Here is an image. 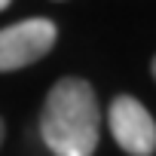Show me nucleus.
Returning a JSON list of instances; mask_svg holds the SVG:
<instances>
[{"instance_id": "7ed1b4c3", "label": "nucleus", "mask_w": 156, "mask_h": 156, "mask_svg": "<svg viewBox=\"0 0 156 156\" xmlns=\"http://www.w3.org/2000/svg\"><path fill=\"white\" fill-rule=\"evenodd\" d=\"M107 122H110L113 141L129 156H153L156 153V119L138 98L116 95L110 101Z\"/></svg>"}, {"instance_id": "20e7f679", "label": "nucleus", "mask_w": 156, "mask_h": 156, "mask_svg": "<svg viewBox=\"0 0 156 156\" xmlns=\"http://www.w3.org/2000/svg\"><path fill=\"white\" fill-rule=\"evenodd\" d=\"M3 138H6V126H3V119H0V144H3Z\"/></svg>"}, {"instance_id": "f257e3e1", "label": "nucleus", "mask_w": 156, "mask_h": 156, "mask_svg": "<svg viewBox=\"0 0 156 156\" xmlns=\"http://www.w3.org/2000/svg\"><path fill=\"white\" fill-rule=\"evenodd\" d=\"M101 110L95 89L80 76L58 80L40 113V138L55 156H92L98 147Z\"/></svg>"}, {"instance_id": "39448f33", "label": "nucleus", "mask_w": 156, "mask_h": 156, "mask_svg": "<svg viewBox=\"0 0 156 156\" xmlns=\"http://www.w3.org/2000/svg\"><path fill=\"white\" fill-rule=\"evenodd\" d=\"M9 6V0H0V9H6Z\"/></svg>"}, {"instance_id": "423d86ee", "label": "nucleus", "mask_w": 156, "mask_h": 156, "mask_svg": "<svg viewBox=\"0 0 156 156\" xmlns=\"http://www.w3.org/2000/svg\"><path fill=\"white\" fill-rule=\"evenodd\" d=\"M153 80H156V58H153Z\"/></svg>"}, {"instance_id": "f03ea898", "label": "nucleus", "mask_w": 156, "mask_h": 156, "mask_svg": "<svg viewBox=\"0 0 156 156\" xmlns=\"http://www.w3.org/2000/svg\"><path fill=\"white\" fill-rule=\"evenodd\" d=\"M58 40V28L49 19H25L0 31V73H9L40 61Z\"/></svg>"}]
</instances>
